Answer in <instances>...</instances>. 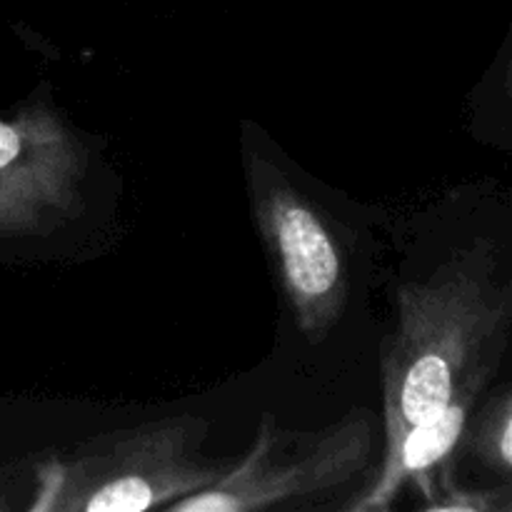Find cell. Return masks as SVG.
<instances>
[{
  "mask_svg": "<svg viewBox=\"0 0 512 512\" xmlns=\"http://www.w3.org/2000/svg\"><path fill=\"white\" fill-rule=\"evenodd\" d=\"M90 155L45 103L0 118V235L53 233L83 210Z\"/></svg>",
  "mask_w": 512,
  "mask_h": 512,
  "instance_id": "5",
  "label": "cell"
},
{
  "mask_svg": "<svg viewBox=\"0 0 512 512\" xmlns=\"http://www.w3.org/2000/svg\"><path fill=\"white\" fill-rule=\"evenodd\" d=\"M493 383L490 378H478L465 385L453 400L438 408L435 413L415 420L398 438L388 440L383 450L375 478L360 488L343 510L348 512H385L393 508L395 498L408 483H418L420 478L433 473L448 460H455L460 453L465 428L478 408L480 398Z\"/></svg>",
  "mask_w": 512,
  "mask_h": 512,
  "instance_id": "6",
  "label": "cell"
},
{
  "mask_svg": "<svg viewBox=\"0 0 512 512\" xmlns=\"http://www.w3.org/2000/svg\"><path fill=\"white\" fill-rule=\"evenodd\" d=\"M373 430V413L365 408L308 433L285 430L265 413L248 453L208 488L168 505V512H260L338 490L373 463Z\"/></svg>",
  "mask_w": 512,
  "mask_h": 512,
  "instance_id": "3",
  "label": "cell"
},
{
  "mask_svg": "<svg viewBox=\"0 0 512 512\" xmlns=\"http://www.w3.org/2000/svg\"><path fill=\"white\" fill-rule=\"evenodd\" d=\"M250 208L293 320L310 345H320L345 313L350 268L323 210L265 155L245 153Z\"/></svg>",
  "mask_w": 512,
  "mask_h": 512,
  "instance_id": "4",
  "label": "cell"
},
{
  "mask_svg": "<svg viewBox=\"0 0 512 512\" xmlns=\"http://www.w3.org/2000/svg\"><path fill=\"white\" fill-rule=\"evenodd\" d=\"M460 450L470 453L475 463L498 478L510 483L512 478V393L510 385H500L490 393L483 408H475L465 428Z\"/></svg>",
  "mask_w": 512,
  "mask_h": 512,
  "instance_id": "7",
  "label": "cell"
},
{
  "mask_svg": "<svg viewBox=\"0 0 512 512\" xmlns=\"http://www.w3.org/2000/svg\"><path fill=\"white\" fill-rule=\"evenodd\" d=\"M425 498L430 512H510L512 485L500 483L490 490H470L455 480V460H448L433 473L413 483Z\"/></svg>",
  "mask_w": 512,
  "mask_h": 512,
  "instance_id": "8",
  "label": "cell"
},
{
  "mask_svg": "<svg viewBox=\"0 0 512 512\" xmlns=\"http://www.w3.org/2000/svg\"><path fill=\"white\" fill-rule=\"evenodd\" d=\"M510 325L512 288L498 248L485 238L398 288L395 325L380 345L385 443L473 380H493Z\"/></svg>",
  "mask_w": 512,
  "mask_h": 512,
  "instance_id": "1",
  "label": "cell"
},
{
  "mask_svg": "<svg viewBox=\"0 0 512 512\" xmlns=\"http://www.w3.org/2000/svg\"><path fill=\"white\" fill-rule=\"evenodd\" d=\"M208 433V420L183 413L85 440L70 453L43 460L30 510H168L228 470L205 458Z\"/></svg>",
  "mask_w": 512,
  "mask_h": 512,
  "instance_id": "2",
  "label": "cell"
}]
</instances>
